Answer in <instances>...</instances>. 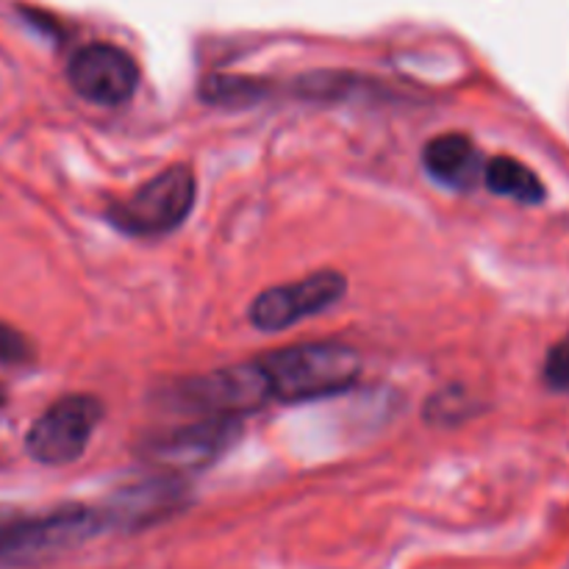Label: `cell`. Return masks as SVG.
<instances>
[{"label":"cell","instance_id":"30bf717a","mask_svg":"<svg viewBox=\"0 0 569 569\" xmlns=\"http://www.w3.org/2000/svg\"><path fill=\"white\" fill-rule=\"evenodd\" d=\"M178 495H181V483L176 481L139 483L131 492H122L109 509H103L106 520H109V526L120 528L150 526V522L161 520L172 509H178V503H181Z\"/></svg>","mask_w":569,"mask_h":569},{"label":"cell","instance_id":"277c9868","mask_svg":"<svg viewBox=\"0 0 569 569\" xmlns=\"http://www.w3.org/2000/svg\"><path fill=\"white\" fill-rule=\"evenodd\" d=\"M270 400V383L261 372L259 359L220 367L206 376L183 378L170 389V403L176 409L194 411L200 417L242 420L244 415L264 409Z\"/></svg>","mask_w":569,"mask_h":569},{"label":"cell","instance_id":"9c48e42d","mask_svg":"<svg viewBox=\"0 0 569 569\" xmlns=\"http://www.w3.org/2000/svg\"><path fill=\"white\" fill-rule=\"evenodd\" d=\"M422 164L428 176L439 181L442 187L456 189V192H470L478 183H483V161L481 150L476 148L470 137L465 133H442L431 139L422 150Z\"/></svg>","mask_w":569,"mask_h":569},{"label":"cell","instance_id":"4fadbf2b","mask_svg":"<svg viewBox=\"0 0 569 569\" xmlns=\"http://www.w3.org/2000/svg\"><path fill=\"white\" fill-rule=\"evenodd\" d=\"M467 406H470V398H467L465 389H445V392L433 395L428 400L426 417L431 426H439V422H459L461 417H467Z\"/></svg>","mask_w":569,"mask_h":569},{"label":"cell","instance_id":"8fae6325","mask_svg":"<svg viewBox=\"0 0 569 569\" xmlns=\"http://www.w3.org/2000/svg\"><path fill=\"white\" fill-rule=\"evenodd\" d=\"M483 183L489 192L500 194V198H511L517 203L537 206L545 200V183L539 181L537 172L526 167L522 161L511 159V156H495L483 167Z\"/></svg>","mask_w":569,"mask_h":569},{"label":"cell","instance_id":"52a82bcc","mask_svg":"<svg viewBox=\"0 0 569 569\" xmlns=\"http://www.w3.org/2000/svg\"><path fill=\"white\" fill-rule=\"evenodd\" d=\"M242 437V420L231 417H203L192 426L176 428L164 437L148 439L142 456L156 467H164L172 472L206 470L217 459L228 453Z\"/></svg>","mask_w":569,"mask_h":569},{"label":"cell","instance_id":"ba28073f","mask_svg":"<svg viewBox=\"0 0 569 569\" xmlns=\"http://www.w3.org/2000/svg\"><path fill=\"white\" fill-rule=\"evenodd\" d=\"M67 81L94 106H122L139 87V64L117 44L92 42L67 64Z\"/></svg>","mask_w":569,"mask_h":569},{"label":"cell","instance_id":"8992f818","mask_svg":"<svg viewBox=\"0 0 569 569\" xmlns=\"http://www.w3.org/2000/svg\"><path fill=\"white\" fill-rule=\"evenodd\" d=\"M345 292H348V281H345L342 272H311V276L300 278V281L261 292L250 303V322L259 331H283V328L295 326V322L306 320V317L322 315L331 306H337L345 298Z\"/></svg>","mask_w":569,"mask_h":569},{"label":"cell","instance_id":"9a60e30c","mask_svg":"<svg viewBox=\"0 0 569 569\" xmlns=\"http://www.w3.org/2000/svg\"><path fill=\"white\" fill-rule=\"evenodd\" d=\"M31 356V342L17 328L0 322V365H26Z\"/></svg>","mask_w":569,"mask_h":569},{"label":"cell","instance_id":"5bb4252c","mask_svg":"<svg viewBox=\"0 0 569 569\" xmlns=\"http://www.w3.org/2000/svg\"><path fill=\"white\" fill-rule=\"evenodd\" d=\"M542 378L553 392H569V333L561 342H556L548 350V359H545Z\"/></svg>","mask_w":569,"mask_h":569},{"label":"cell","instance_id":"6da1fadb","mask_svg":"<svg viewBox=\"0 0 569 569\" xmlns=\"http://www.w3.org/2000/svg\"><path fill=\"white\" fill-rule=\"evenodd\" d=\"M259 367L278 403H309L331 398L356 383L361 359L339 342H303L259 356Z\"/></svg>","mask_w":569,"mask_h":569},{"label":"cell","instance_id":"5b68a950","mask_svg":"<svg viewBox=\"0 0 569 569\" xmlns=\"http://www.w3.org/2000/svg\"><path fill=\"white\" fill-rule=\"evenodd\" d=\"M100 420H103V403L94 395H67V398H59L28 428V456L48 467L72 465V461L83 456Z\"/></svg>","mask_w":569,"mask_h":569},{"label":"cell","instance_id":"7c38bea8","mask_svg":"<svg viewBox=\"0 0 569 569\" xmlns=\"http://www.w3.org/2000/svg\"><path fill=\"white\" fill-rule=\"evenodd\" d=\"M200 94H203V100L217 106H250L264 98L267 87L261 81H250V78L211 76L203 81Z\"/></svg>","mask_w":569,"mask_h":569},{"label":"cell","instance_id":"7a4b0ae2","mask_svg":"<svg viewBox=\"0 0 569 569\" xmlns=\"http://www.w3.org/2000/svg\"><path fill=\"white\" fill-rule=\"evenodd\" d=\"M109 528L103 509L64 506L48 515L0 511V567H37L53 561Z\"/></svg>","mask_w":569,"mask_h":569},{"label":"cell","instance_id":"3957f363","mask_svg":"<svg viewBox=\"0 0 569 569\" xmlns=\"http://www.w3.org/2000/svg\"><path fill=\"white\" fill-rule=\"evenodd\" d=\"M198 181L187 164H176L142 183L128 200L111 203L106 220L128 237H164L194 209Z\"/></svg>","mask_w":569,"mask_h":569}]
</instances>
